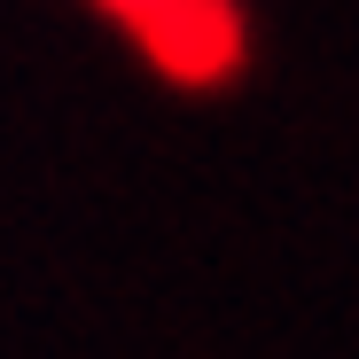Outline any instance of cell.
<instances>
[{
    "mask_svg": "<svg viewBox=\"0 0 359 359\" xmlns=\"http://www.w3.org/2000/svg\"><path fill=\"white\" fill-rule=\"evenodd\" d=\"M102 8L126 24L133 39H149L164 63L180 71H211L226 55V0H102Z\"/></svg>",
    "mask_w": 359,
    "mask_h": 359,
    "instance_id": "obj_1",
    "label": "cell"
}]
</instances>
